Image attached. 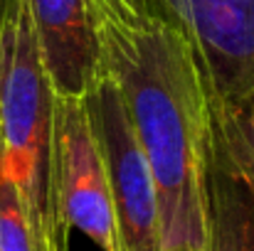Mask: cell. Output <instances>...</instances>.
<instances>
[{
    "instance_id": "3",
    "label": "cell",
    "mask_w": 254,
    "mask_h": 251,
    "mask_svg": "<svg viewBox=\"0 0 254 251\" xmlns=\"http://www.w3.org/2000/svg\"><path fill=\"white\" fill-rule=\"evenodd\" d=\"M173 27L192 52L210 113L254 86V0H128Z\"/></svg>"
},
{
    "instance_id": "10",
    "label": "cell",
    "mask_w": 254,
    "mask_h": 251,
    "mask_svg": "<svg viewBox=\"0 0 254 251\" xmlns=\"http://www.w3.org/2000/svg\"><path fill=\"white\" fill-rule=\"evenodd\" d=\"M2 7H5V0H0V17H2Z\"/></svg>"
},
{
    "instance_id": "6",
    "label": "cell",
    "mask_w": 254,
    "mask_h": 251,
    "mask_svg": "<svg viewBox=\"0 0 254 251\" xmlns=\"http://www.w3.org/2000/svg\"><path fill=\"white\" fill-rule=\"evenodd\" d=\"M45 72L57 96L84 99L99 72V42L86 0H27Z\"/></svg>"
},
{
    "instance_id": "5",
    "label": "cell",
    "mask_w": 254,
    "mask_h": 251,
    "mask_svg": "<svg viewBox=\"0 0 254 251\" xmlns=\"http://www.w3.org/2000/svg\"><path fill=\"white\" fill-rule=\"evenodd\" d=\"M55 200L62 229L82 232L101 251H121L106 167L84 99L57 96Z\"/></svg>"
},
{
    "instance_id": "1",
    "label": "cell",
    "mask_w": 254,
    "mask_h": 251,
    "mask_svg": "<svg viewBox=\"0 0 254 251\" xmlns=\"http://www.w3.org/2000/svg\"><path fill=\"white\" fill-rule=\"evenodd\" d=\"M99 72L116 84L151 165L163 251H207L210 106L192 52L128 0H86Z\"/></svg>"
},
{
    "instance_id": "9",
    "label": "cell",
    "mask_w": 254,
    "mask_h": 251,
    "mask_svg": "<svg viewBox=\"0 0 254 251\" xmlns=\"http://www.w3.org/2000/svg\"><path fill=\"white\" fill-rule=\"evenodd\" d=\"M0 251H35L27 209L0 138Z\"/></svg>"
},
{
    "instance_id": "8",
    "label": "cell",
    "mask_w": 254,
    "mask_h": 251,
    "mask_svg": "<svg viewBox=\"0 0 254 251\" xmlns=\"http://www.w3.org/2000/svg\"><path fill=\"white\" fill-rule=\"evenodd\" d=\"M210 151L254 195V86L232 106L210 113Z\"/></svg>"
},
{
    "instance_id": "2",
    "label": "cell",
    "mask_w": 254,
    "mask_h": 251,
    "mask_svg": "<svg viewBox=\"0 0 254 251\" xmlns=\"http://www.w3.org/2000/svg\"><path fill=\"white\" fill-rule=\"evenodd\" d=\"M55 106L27 0H5L0 17V138L20 187L35 251H67L55 200Z\"/></svg>"
},
{
    "instance_id": "4",
    "label": "cell",
    "mask_w": 254,
    "mask_h": 251,
    "mask_svg": "<svg viewBox=\"0 0 254 251\" xmlns=\"http://www.w3.org/2000/svg\"><path fill=\"white\" fill-rule=\"evenodd\" d=\"M84 103L106 167L119 247L121 251H163L156 180L116 84L96 72Z\"/></svg>"
},
{
    "instance_id": "7",
    "label": "cell",
    "mask_w": 254,
    "mask_h": 251,
    "mask_svg": "<svg viewBox=\"0 0 254 251\" xmlns=\"http://www.w3.org/2000/svg\"><path fill=\"white\" fill-rule=\"evenodd\" d=\"M207 251H254V195L210 151Z\"/></svg>"
}]
</instances>
